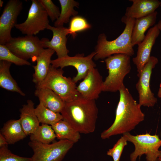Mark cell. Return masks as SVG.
Listing matches in <instances>:
<instances>
[{
	"instance_id": "13",
	"label": "cell",
	"mask_w": 161,
	"mask_h": 161,
	"mask_svg": "<svg viewBox=\"0 0 161 161\" xmlns=\"http://www.w3.org/2000/svg\"><path fill=\"white\" fill-rule=\"evenodd\" d=\"M103 82L102 77L98 69L95 67L92 68L77 86V90L83 98L95 100L102 92Z\"/></svg>"
},
{
	"instance_id": "17",
	"label": "cell",
	"mask_w": 161,
	"mask_h": 161,
	"mask_svg": "<svg viewBox=\"0 0 161 161\" xmlns=\"http://www.w3.org/2000/svg\"><path fill=\"white\" fill-rule=\"evenodd\" d=\"M34 103L28 100L27 103L20 109L21 124L27 136L33 133L40 126L39 122L35 113Z\"/></svg>"
},
{
	"instance_id": "28",
	"label": "cell",
	"mask_w": 161,
	"mask_h": 161,
	"mask_svg": "<svg viewBox=\"0 0 161 161\" xmlns=\"http://www.w3.org/2000/svg\"><path fill=\"white\" fill-rule=\"evenodd\" d=\"M4 60L13 63L17 66H30L27 60L20 58L12 52L5 45H0V61Z\"/></svg>"
},
{
	"instance_id": "23",
	"label": "cell",
	"mask_w": 161,
	"mask_h": 161,
	"mask_svg": "<svg viewBox=\"0 0 161 161\" xmlns=\"http://www.w3.org/2000/svg\"><path fill=\"white\" fill-rule=\"evenodd\" d=\"M57 139L66 140L75 143L80 139V133L67 122L61 120L51 126Z\"/></svg>"
},
{
	"instance_id": "20",
	"label": "cell",
	"mask_w": 161,
	"mask_h": 161,
	"mask_svg": "<svg viewBox=\"0 0 161 161\" xmlns=\"http://www.w3.org/2000/svg\"><path fill=\"white\" fill-rule=\"evenodd\" d=\"M157 14L156 11L147 16L135 19L131 36V42L133 47L143 40L146 31L155 23Z\"/></svg>"
},
{
	"instance_id": "10",
	"label": "cell",
	"mask_w": 161,
	"mask_h": 161,
	"mask_svg": "<svg viewBox=\"0 0 161 161\" xmlns=\"http://www.w3.org/2000/svg\"><path fill=\"white\" fill-rule=\"evenodd\" d=\"M158 61L157 58L151 56L138 77L136 88L139 95V103L141 106L152 107L157 102V98L151 90L150 81L152 70Z\"/></svg>"
},
{
	"instance_id": "32",
	"label": "cell",
	"mask_w": 161,
	"mask_h": 161,
	"mask_svg": "<svg viewBox=\"0 0 161 161\" xmlns=\"http://www.w3.org/2000/svg\"><path fill=\"white\" fill-rule=\"evenodd\" d=\"M8 143L4 137L0 133V148L8 145Z\"/></svg>"
},
{
	"instance_id": "30",
	"label": "cell",
	"mask_w": 161,
	"mask_h": 161,
	"mask_svg": "<svg viewBox=\"0 0 161 161\" xmlns=\"http://www.w3.org/2000/svg\"><path fill=\"white\" fill-rule=\"evenodd\" d=\"M0 161H32L31 158L18 156L13 154L8 145L0 148Z\"/></svg>"
},
{
	"instance_id": "37",
	"label": "cell",
	"mask_w": 161,
	"mask_h": 161,
	"mask_svg": "<svg viewBox=\"0 0 161 161\" xmlns=\"http://www.w3.org/2000/svg\"><path fill=\"white\" fill-rule=\"evenodd\" d=\"M160 6L161 7V1H160Z\"/></svg>"
},
{
	"instance_id": "33",
	"label": "cell",
	"mask_w": 161,
	"mask_h": 161,
	"mask_svg": "<svg viewBox=\"0 0 161 161\" xmlns=\"http://www.w3.org/2000/svg\"><path fill=\"white\" fill-rule=\"evenodd\" d=\"M157 95L158 97L161 98V83L160 85V87L159 89Z\"/></svg>"
},
{
	"instance_id": "16",
	"label": "cell",
	"mask_w": 161,
	"mask_h": 161,
	"mask_svg": "<svg viewBox=\"0 0 161 161\" xmlns=\"http://www.w3.org/2000/svg\"><path fill=\"white\" fill-rule=\"evenodd\" d=\"M132 4L126 8V16L137 19L147 16L156 11L160 6L158 0H130Z\"/></svg>"
},
{
	"instance_id": "27",
	"label": "cell",
	"mask_w": 161,
	"mask_h": 161,
	"mask_svg": "<svg viewBox=\"0 0 161 161\" xmlns=\"http://www.w3.org/2000/svg\"><path fill=\"white\" fill-rule=\"evenodd\" d=\"M91 26L85 18L80 16H74L70 20L69 27L67 29L68 34L71 35L73 38L77 35V33L90 28Z\"/></svg>"
},
{
	"instance_id": "34",
	"label": "cell",
	"mask_w": 161,
	"mask_h": 161,
	"mask_svg": "<svg viewBox=\"0 0 161 161\" xmlns=\"http://www.w3.org/2000/svg\"><path fill=\"white\" fill-rule=\"evenodd\" d=\"M157 24L160 30L161 31V20L159 21Z\"/></svg>"
},
{
	"instance_id": "7",
	"label": "cell",
	"mask_w": 161,
	"mask_h": 161,
	"mask_svg": "<svg viewBox=\"0 0 161 161\" xmlns=\"http://www.w3.org/2000/svg\"><path fill=\"white\" fill-rule=\"evenodd\" d=\"M74 143L61 140L49 144L30 141L28 144L33 152L32 161H61Z\"/></svg>"
},
{
	"instance_id": "21",
	"label": "cell",
	"mask_w": 161,
	"mask_h": 161,
	"mask_svg": "<svg viewBox=\"0 0 161 161\" xmlns=\"http://www.w3.org/2000/svg\"><path fill=\"white\" fill-rule=\"evenodd\" d=\"M8 144H13L27 136L24 131L20 119L10 120L4 123L0 130Z\"/></svg>"
},
{
	"instance_id": "36",
	"label": "cell",
	"mask_w": 161,
	"mask_h": 161,
	"mask_svg": "<svg viewBox=\"0 0 161 161\" xmlns=\"http://www.w3.org/2000/svg\"><path fill=\"white\" fill-rule=\"evenodd\" d=\"M4 3L3 1L1 0H0V7H2Z\"/></svg>"
},
{
	"instance_id": "4",
	"label": "cell",
	"mask_w": 161,
	"mask_h": 161,
	"mask_svg": "<svg viewBox=\"0 0 161 161\" xmlns=\"http://www.w3.org/2000/svg\"><path fill=\"white\" fill-rule=\"evenodd\" d=\"M130 57L126 54H118L105 59L108 75L103 81L102 92L119 91L124 85L125 77L131 69Z\"/></svg>"
},
{
	"instance_id": "25",
	"label": "cell",
	"mask_w": 161,
	"mask_h": 161,
	"mask_svg": "<svg viewBox=\"0 0 161 161\" xmlns=\"http://www.w3.org/2000/svg\"><path fill=\"white\" fill-rule=\"evenodd\" d=\"M35 112L39 122L42 124L52 126L63 119L60 113L52 111L40 102L35 108Z\"/></svg>"
},
{
	"instance_id": "22",
	"label": "cell",
	"mask_w": 161,
	"mask_h": 161,
	"mask_svg": "<svg viewBox=\"0 0 161 161\" xmlns=\"http://www.w3.org/2000/svg\"><path fill=\"white\" fill-rule=\"evenodd\" d=\"M12 63L6 61H0V86L8 91L17 92L22 96L25 94L21 90L10 71Z\"/></svg>"
},
{
	"instance_id": "11",
	"label": "cell",
	"mask_w": 161,
	"mask_h": 161,
	"mask_svg": "<svg viewBox=\"0 0 161 161\" xmlns=\"http://www.w3.org/2000/svg\"><path fill=\"white\" fill-rule=\"evenodd\" d=\"M95 54V52L94 51L85 56L83 54H77L73 56L68 55L52 60L51 64L55 68L59 67L61 69L67 66L74 67L76 69L77 73L72 79L76 83L84 79L90 69L96 66L92 60Z\"/></svg>"
},
{
	"instance_id": "12",
	"label": "cell",
	"mask_w": 161,
	"mask_h": 161,
	"mask_svg": "<svg viewBox=\"0 0 161 161\" xmlns=\"http://www.w3.org/2000/svg\"><path fill=\"white\" fill-rule=\"evenodd\" d=\"M23 9L19 0H10L5 6L0 17V45H5L11 39V31L17 24L18 16Z\"/></svg>"
},
{
	"instance_id": "31",
	"label": "cell",
	"mask_w": 161,
	"mask_h": 161,
	"mask_svg": "<svg viewBox=\"0 0 161 161\" xmlns=\"http://www.w3.org/2000/svg\"><path fill=\"white\" fill-rule=\"evenodd\" d=\"M46 10L48 16L52 22L58 19L60 14L59 7L51 0H38Z\"/></svg>"
},
{
	"instance_id": "2",
	"label": "cell",
	"mask_w": 161,
	"mask_h": 161,
	"mask_svg": "<svg viewBox=\"0 0 161 161\" xmlns=\"http://www.w3.org/2000/svg\"><path fill=\"white\" fill-rule=\"evenodd\" d=\"M61 114L63 120L80 133L89 134L95 130L98 109L95 100L80 95L73 101L66 102Z\"/></svg>"
},
{
	"instance_id": "6",
	"label": "cell",
	"mask_w": 161,
	"mask_h": 161,
	"mask_svg": "<svg viewBox=\"0 0 161 161\" xmlns=\"http://www.w3.org/2000/svg\"><path fill=\"white\" fill-rule=\"evenodd\" d=\"M127 141L131 142L135 149L130 155V161H136L143 154L146 155V161H157L161 146V139L158 135L149 133L133 135L129 133L123 134Z\"/></svg>"
},
{
	"instance_id": "15",
	"label": "cell",
	"mask_w": 161,
	"mask_h": 161,
	"mask_svg": "<svg viewBox=\"0 0 161 161\" xmlns=\"http://www.w3.org/2000/svg\"><path fill=\"white\" fill-rule=\"evenodd\" d=\"M68 28L63 27H56L49 25L47 29L52 31L53 36L51 41L43 38L41 41L44 48H49L56 52L58 58H60L68 55L69 51L66 47V35Z\"/></svg>"
},
{
	"instance_id": "18",
	"label": "cell",
	"mask_w": 161,
	"mask_h": 161,
	"mask_svg": "<svg viewBox=\"0 0 161 161\" xmlns=\"http://www.w3.org/2000/svg\"><path fill=\"white\" fill-rule=\"evenodd\" d=\"M55 52L49 48L44 49L35 58L37 64L32 66L34 70L32 81L35 85L42 82L46 77L51 65V57Z\"/></svg>"
},
{
	"instance_id": "9",
	"label": "cell",
	"mask_w": 161,
	"mask_h": 161,
	"mask_svg": "<svg viewBox=\"0 0 161 161\" xmlns=\"http://www.w3.org/2000/svg\"><path fill=\"white\" fill-rule=\"evenodd\" d=\"M5 45L18 57L27 61L35 60L44 49L41 40L34 35L12 37Z\"/></svg>"
},
{
	"instance_id": "3",
	"label": "cell",
	"mask_w": 161,
	"mask_h": 161,
	"mask_svg": "<svg viewBox=\"0 0 161 161\" xmlns=\"http://www.w3.org/2000/svg\"><path fill=\"white\" fill-rule=\"evenodd\" d=\"M121 21L125 24V27L122 33L115 39L109 41L104 33L99 35L95 47L96 54L94 57V59H103L118 54H125L130 56L134 55L131 36L135 19L124 16L122 17Z\"/></svg>"
},
{
	"instance_id": "24",
	"label": "cell",
	"mask_w": 161,
	"mask_h": 161,
	"mask_svg": "<svg viewBox=\"0 0 161 161\" xmlns=\"http://www.w3.org/2000/svg\"><path fill=\"white\" fill-rule=\"evenodd\" d=\"M61 10L59 17L54 23V27L64 26V24L68 23L70 18L73 16H77L78 12L74 9V7H78L79 3L74 0H59Z\"/></svg>"
},
{
	"instance_id": "26",
	"label": "cell",
	"mask_w": 161,
	"mask_h": 161,
	"mask_svg": "<svg viewBox=\"0 0 161 161\" xmlns=\"http://www.w3.org/2000/svg\"><path fill=\"white\" fill-rule=\"evenodd\" d=\"M30 136V141L45 144H50L56 138L52 126L45 124L40 125Z\"/></svg>"
},
{
	"instance_id": "14",
	"label": "cell",
	"mask_w": 161,
	"mask_h": 161,
	"mask_svg": "<svg viewBox=\"0 0 161 161\" xmlns=\"http://www.w3.org/2000/svg\"><path fill=\"white\" fill-rule=\"evenodd\" d=\"M160 31L157 24L155 25L148 30L143 40L137 45V55L132 58V61L136 66L138 77L151 57L152 48Z\"/></svg>"
},
{
	"instance_id": "8",
	"label": "cell",
	"mask_w": 161,
	"mask_h": 161,
	"mask_svg": "<svg viewBox=\"0 0 161 161\" xmlns=\"http://www.w3.org/2000/svg\"><path fill=\"white\" fill-rule=\"evenodd\" d=\"M31 1L27 19L15 26L22 34L29 35H36L49 25L48 16L43 5L38 0Z\"/></svg>"
},
{
	"instance_id": "35",
	"label": "cell",
	"mask_w": 161,
	"mask_h": 161,
	"mask_svg": "<svg viewBox=\"0 0 161 161\" xmlns=\"http://www.w3.org/2000/svg\"><path fill=\"white\" fill-rule=\"evenodd\" d=\"M157 161H161V150L160 151L159 155L157 159Z\"/></svg>"
},
{
	"instance_id": "29",
	"label": "cell",
	"mask_w": 161,
	"mask_h": 161,
	"mask_svg": "<svg viewBox=\"0 0 161 161\" xmlns=\"http://www.w3.org/2000/svg\"><path fill=\"white\" fill-rule=\"evenodd\" d=\"M127 142L126 137L123 135L113 147L107 151V154L112 157L113 161H120L123 149L127 145Z\"/></svg>"
},
{
	"instance_id": "19",
	"label": "cell",
	"mask_w": 161,
	"mask_h": 161,
	"mask_svg": "<svg viewBox=\"0 0 161 161\" xmlns=\"http://www.w3.org/2000/svg\"><path fill=\"white\" fill-rule=\"evenodd\" d=\"M36 89L34 95L38 98L39 102L52 111L61 113L66 102L53 91L49 88Z\"/></svg>"
},
{
	"instance_id": "1",
	"label": "cell",
	"mask_w": 161,
	"mask_h": 161,
	"mask_svg": "<svg viewBox=\"0 0 161 161\" xmlns=\"http://www.w3.org/2000/svg\"><path fill=\"white\" fill-rule=\"evenodd\" d=\"M119 92L120 99L114 120L109 128L101 133L102 139L129 133L144 120L145 116L141 110V106L134 100L124 85Z\"/></svg>"
},
{
	"instance_id": "5",
	"label": "cell",
	"mask_w": 161,
	"mask_h": 161,
	"mask_svg": "<svg viewBox=\"0 0 161 161\" xmlns=\"http://www.w3.org/2000/svg\"><path fill=\"white\" fill-rule=\"evenodd\" d=\"M62 69H57L50 65L45 79L35 85L36 88H46L55 92L65 102H69L78 98L80 94L77 86L71 78L63 75Z\"/></svg>"
}]
</instances>
